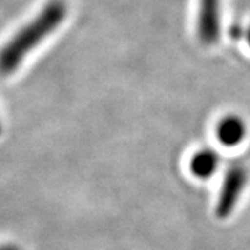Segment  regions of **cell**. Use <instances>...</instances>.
Wrapping results in <instances>:
<instances>
[{
    "instance_id": "obj_1",
    "label": "cell",
    "mask_w": 250,
    "mask_h": 250,
    "mask_svg": "<svg viewBox=\"0 0 250 250\" xmlns=\"http://www.w3.org/2000/svg\"><path fill=\"white\" fill-rule=\"evenodd\" d=\"M67 11V4L62 0H50L28 24L16 32L0 49V77L14 74L28 54L62 25Z\"/></svg>"
},
{
    "instance_id": "obj_2",
    "label": "cell",
    "mask_w": 250,
    "mask_h": 250,
    "mask_svg": "<svg viewBox=\"0 0 250 250\" xmlns=\"http://www.w3.org/2000/svg\"><path fill=\"white\" fill-rule=\"evenodd\" d=\"M248 179L249 172L241 163H235L227 170L215 205V215L220 220H225L232 214L243 189L246 188Z\"/></svg>"
},
{
    "instance_id": "obj_3",
    "label": "cell",
    "mask_w": 250,
    "mask_h": 250,
    "mask_svg": "<svg viewBox=\"0 0 250 250\" xmlns=\"http://www.w3.org/2000/svg\"><path fill=\"white\" fill-rule=\"evenodd\" d=\"M221 34V0H199L197 36L202 43L214 45Z\"/></svg>"
},
{
    "instance_id": "obj_4",
    "label": "cell",
    "mask_w": 250,
    "mask_h": 250,
    "mask_svg": "<svg viewBox=\"0 0 250 250\" xmlns=\"http://www.w3.org/2000/svg\"><path fill=\"white\" fill-rule=\"evenodd\" d=\"M248 134V126L246 123L243 121L236 114H228L223 117L215 128V135L218 142L227 146V147H233L241 145Z\"/></svg>"
},
{
    "instance_id": "obj_5",
    "label": "cell",
    "mask_w": 250,
    "mask_h": 250,
    "mask_svg": "<svg viewBox=\"0 0 250 250\" xmlns=\"http://www.w3.org/2000/svg\"><path fill=\"white\" fill-rule=\"evenodd\" d=\"M220 166V156L213 149H200L190 159V172L199 179H208Z\"/></svg>"
},
{
    "instance_id": "obj_6",
    "label": "cell",
    "mask_w": 250,
    "mask_h": 250,
    "mask_svg": "<svg viewBox=\"0 0 250 250\" xmlns=\"http://www.w3.org/2000/svg\"><path fill=\"white\" fill-rule=\"evenodd\" d=\"M0 250H21L16 245H0Z\"/></svg>"
},
{
    "instance_id": "obj_7",
    "label": "cell",
    "mask_w": 250,
    "mask_h": 250,
    "mask_svg": "<svg viewBox=\"0 0 250 250\" xmlns=\"http://www.w3.org/2000/svg\"><path fill=\"white\" fill-rule=\"evenodd\" d=\"M246 38H248V43H249L250 46V28H249V31H248V35H246Z\"/></svg>"
},
{
    "instance_id": "obj_8",
    "label": "cell",
    "mask_w": 250,
    "mask_h": 250,
    "mask_svg": "<svg viewBox=\"0 0 250 250\" xmlns=\"http://www.w3.org/2000/svg\"><path fill=\"white\" fill-rule=\"evenodd\" d=\"M0 134H1V121H0Z\"/></svg>"
}]
</instances>
